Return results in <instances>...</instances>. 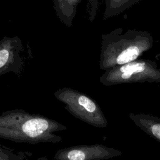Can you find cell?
<instances>
[{
	"label": "cell",
	"instance_id": "1",
	"mask_svg": "<svg viewBox=\"0 0 160 160\" xmlns=\"http://www.w3.org/2000/svg\"><path fill=\"white\" fill-rule=\"evenodd\" d=\"M66 129L54 119L23 109L6 111L0 114V138L16 142L57 143L62 138L55 132Z\"/></svg>",
	"mask_w": 160,
	"mask_h": 160
},
{
	"label": "cell",
	"instance_id": "2",
	"mask_svg": "<svg viewBox=\"0 0 160 160\" xmlns=\"http://www.w3.org/2000/svg\"><path fill=\"white\" fill-rule=\"evenodd\" d=\"M154 44L153 37L146 31L122 28L101 35L99 68L108 71L114 67L136 60Z\"/></svg>",
	"mask_w": 160,
	"mask_h": 160
},
{
	"label": "cell",
	"instance_id": "3",
	"mask_svg": "<svg viewBox=\"0 0 160 160\" xmlns=\"http://www.w3.org/2000/svg\"><path fill=\"white\" fill-rule=\"evenodd\" d=\"M99 81L106 86L135 82H160V68L155 61L139 58L106 71Z\"/></svg>",
	"mask_w": 160,
	"mask_h": 160
},
{
	"label": "cell",
	"instance_id": "4",
	"mask_svg": "<svg viewBox=\"0 0 160 160\" xmlns=\"http://www.w3.org/2000/svg\"><path fill=\"white\" fill-rule=\"evenodd\" d=\"M54 97L64 104V108L76 118L97 128H105L108 121L99 105L86 94L71 88L58 89Z\"/></svg>",
	"mask_w": 160,
	"mask_h": 160
},
{
	"label": "cell",
	"instance_id": "5",
	"mask_svg": "<svg viewBox=\"0 0 160 160\" xmlns=\"http://www.w3.org/2000/svg\"><path fill=\"white\" fill-rule=\"evenodd\" d=\"M122 154L120 150L102 144L76 145L59 149L54 160H104Z\"/></svg>",
	"mask_w": 160,
	"mask_h": 160
},
{
	"label": "cell",
	"instance_id": "6",
	"mask_svg": "<svg viewBox=\"0 0 160 160\" xmlns=\"http://www.w3.org/2000/svg\"><path fill=\"white\" fill-rule=\"evenodd\" d=\"M23 51L21 39L18 37H3L0 41V76L12 72L19 75L24 61L21 52Z\"/></svg>",
	"mask_w": 160,
	"mask_h": 160
},
{
	"label": "cell",
	"instance_id": "7",
	"mask_svg": "<svg viewBox=\"0 0 160 160\" xmlns=\"http://www.w3.org/2000/svg\"><path fill=\"white\" fill-rule=\"evenodd\" d=\"M129 117L138 127L160 142V119L158 117L142 113H130Z\"/></svg>",
	"mask_w": 160,
	"mask_h": 160
},
{
	"label": "cell",
	"instance_id": "8",
	"mask_svg": "<svg viewBox=\"0 0 160 160\" xmlns=\"http://www.w3.org/2000/svg\"><path fill=\"white\" fill-rule=\"evenodd\" d=\"M54 9L61 22L68 28L72 26L77 8L81 0H52Z\"/></svg>",
	"mask_w": 160,
	"mask_h": 160
},
{
	"label": "cell",
	"instance_id": "9",
	"mask_svg": "<svg viewBox=\"0 0 160 160\" xmlns=\"http://www.w3.org/2000/svg\"><path fill=\"white\" fill-rule=\"evenodd\" d=\"M141 0H105L103 20L118 16L132 8Z\"/></svg>",
	"mask_w": 160,
	"mask_h": 160
},
{
	"label": "cell",
	"instance_id": "10",
	"mask_svg": "<svg viewBox=\"0 0 160 160\" xmlns=\"http://www.w3.org/2000/svg\"><path fill=\"white\" fill-rule=\"evenodd\" d=\"M101 1L102 0H88L86 9L87 12L89 15V21L90 22H93V21L95 19Z\"/></svg>",
	"mask_w": 160,
	"mask_h": 160
},
{
	"label": "cell",
	"instance_id": "11",
	"mask_svg": "<svg viewBox=\"0 0 160 160\" xmlns=\"http://www.w3.org/2000/svg\"><path fill=\"white\" fill-rule=\"evenodd\" d=\"M0 160H23V159L11 150L0 146Z\"/></svg>",
	"mask_w": 160,
	"mask_h": 160
}]
</instances>
